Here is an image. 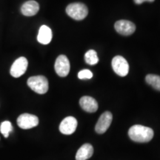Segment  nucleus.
<instances>
[{
	"mask_svg": "<svg viewBox=\"0 0 160 160\" xmlns=\"http://www.w3.org/2000/svg\"><path fill=\"white\" fill-rule=\"evenodd\" d=\"M153 131L151 128L141 125L132 126L128 131L130 139L136 142H148L153 137Z\"/></svg>",
	"mask_w": 160,
	"mask_h": 160,
	"instance_id": "1",
	"label": "nucleus"
},
{
	"mask_svg": "<svg viewBox=\"0 0 160 160\" xmlns=\"http://www.w3.org/2000/svg\"><path fill=\"white\" fill-rule=\"evenodd\" d=\"M28 85L39 94H45L48 91V81L44 76H35L28 79Z\"/></svg>",
	"mask_w": 160,
	"mask_h": 160,
	"instance_id": "2",
	"label": "nucleus"
},
{
	"mask_svg": "<svg viewBox=\"0 0 160 160\" xmlns=\"http://www.w3.org/2000/svg\"><path fill=\"white\" fill-rule=\"evenodd\" d=\"M66 13L72 19L79 21L87 17L88 9L87 6L83 3H71L66 8Z\"/></svg>",
	"mask_w": 160,
	"mask_h": 160,
	"instance_id": "3",
	"label": "nucleus"
},
{
	"mask_svg": "<svg viewBox=\"0 0 160 160\" xmlns=\"http://www.w3.org/2000/svg\"><path fill=\"white\" fill-rule=\"evenodd\" d=\"M112 68L114 72L120 77H125L129 72V65L127 60L121 56H116L112 59Z\"/></svg>",
	"mask_w": 160,
	"mask_h": 160,
	"instance_id": "4",
	"label": "nucleus"
},
{
	"mask_svg": "<svg viewBox=\"0 0 160 160\" xmlns=\"http://www.w3.org/2000/svg\"><path fill=\"white\" fill-rule=\"evenodd\" d=\"M17 124L22 129H31L39 125V119L35 115L23 113L18 117Z\"/></svg>",
	"mask_w": 160,
	"mask_h": 160,
	"instance_id": "5",
	"label": "nucleus"
},
{
	"mask_svg": "<svg viewBox=\"0 0 160 160\" xmlns=\"http://www.w3.org/2000/svg\"><path fill=\"white\" fill-rule=\"evenodd\" d=\"M54 68L56 73L61 77H65L68 75L71 65L68 57L65 55H60L56 60Z\"/></svg>",
	"mask_w": 160,
	"mask_h": 160,
	"instance_id": "6",
	"label": "nucleus"
},
{
	"mask_svg": "<svg viewBox=\"0 0 160 160\" xmlns=\"http://www.w3.org/2000/svg\"><path fill=\"white\" fill-rule=\"evenodd\" d=\"M112 119H113V115L111 112L105 111V113H103L100 116L97 125L95 126L96 132L99 134H102L105 133L111 125Z\"/></svg>",
	"mask_w": 160,
	"mask_h": 160,
	"instance_id": "7",
	"label": "nucleus"
},
{
	"mask_svg": "<svg viewBox=\"0 0 160 160\" xmlns=\"http://www.w3.org/2000/svg\"><path fill=\"white\" fill-rule=\"evenodd\" d=\"M28 62L25 57H19L13 63L11 68V75L14 78L20 77L25 73Z\"/></svg>",
	"mask_w": 160,
	"mask_h": 160,
	"instance_id": "8",
	"label": "nucleus"
},
{
	"mask_svg": "<svg viewBox=\"0 0 160 160\" xmlns=\"http://www.w3.org/2000/svg\"><path fill=\"white\" fill-rule=\"evenodd\" d=\"M77 128V120L73 117H68L64 119L59 125V131L65 135L73 133Z\"/></svg>",
	"mask_w": 160,
	"mask_h": 160,
	"instance_id": "9",
	"label": "nucleus"
},
{
	"mask_svg": "<svg viewBox=\"0 0 160 160\" xmlns=\"http://www.w3.org/2000/svg\"><path fill=\"white\" fill-rule=\"evenodd\" d=\"M114 28L117 33L123 36L133 34L136 31V26L132 22L128 20H119L115 23Z\"/></svg>",
	"mask_w": 160,
	"mask_h": 160,
	"instance_id": "10",
	"label": "nucleus"
},
{
	"mask_svg": "<svg viewBox=\"0 0 160 160\" xmlns=\"http://www.w3.org/2000/svg\"><path fill=\"white\" fill-rule=\"evenodd\" d=\"M79 105L84 111L88 113H94L98 109V103L97 100L93 97L85 96L79 100Z\"/></svg>",
	"mask_w": 160,
	"mask_h": 160,
	"instance_id": "11",
	"label": "nucleus"
},
{
	"mask_svg": "<svg viewBox=\"0 0 160 160\" xmlns=\"http://www.w3.org/2000/svg\"><path fill=\"white\" fill-rule=\"evenodd\" d=\"M39 5L38 2L33 0L28 1L25 2L21 8V12L26 17H33L39 12Z\"/></svg>",
	"mask_w": 160,
	"mask_h": 160,
	"instance_id": "12",
	"label": "nucleus"
},
{
	"mask_svg": "<svg viewBox=\"0 0 160 160\" xmlns=\"http://www.w3.org/2000/svg\"><path fill=\"white\" fill-rule=\"evenodd\" d=\"M52 37H53L52 31L49 27L46 25H42L40 27L37 36V40L39 43L42 45H48L51 42Z\"/></svg>",
	"mask_w": 160,
	"mask_h": 160,
	"instance_id": "13",
	"label": "nucleus"
},
{
	"mask_svg": "<svg viewBox=\"0 0 160 160\" xmlns=\"http://www.w3.org/2000/svg\"><path fill=\"white\" fill-rule=\"evenodd\" d=\"M93 153V148L91 144H84L78 150L76 154V160H87L92 157Z\"/></svg>",
	"mask_w": 160,
	"mask_h": 160,
	"instance_id": "14",
	"label": "nucleus"
},
{
	"mask_svg": "<svg viewBox=\"0 0 160 160\" xmlns=\"http://www.w3.org/2000/svg\"><path fill=\"white\" fill-rule=\"evenodd\" d=\"M145 81L155 90L160 91V77L158 75L148 74L146 76Z\"/></svg>",
	"mask_w": 160,
	"mask_h": 160,
	"instance_id": "15",
	"label": "nucleus"
},
{
	"mask_svg": "<svg viewBox=\"0 0 160 160\" xmlns=\"http://www.w3.org/2000/svg\"><path fill=\"white\" fill-rule=\"evenodd\" d=\"M85 60L86 63L91 65H94L99 62L97 53L94 50H89L85 54Z\"/></svg>",
	"mask_w": 160,
	"mask_h": 160,
	"instance_id": "16",
	"label": "nucleus"
},
{
	"mask_svg": "<svg viewBox=\"0 0 160 160\" xmlns=\"http://www.w3.org/2000/svg\"><path fill=\"white\" fill-rule=\"evenodd\" d=\"M12 130H13V126L9 121L3 122L0 125V131L5 138L9 137V133L12 131Z\"/></svg>",
	"mask_w": 160,
	"mask_h": 160,
	"instance_id": "17",
	"label": "nucleus"
},
{
	"mask_svg": "<svg viewBox=\"0 0 160 160\" xmlns=\"http://www.w3.org/2000/svg\"><path fill=\"white\" fill-rule=\"evenodd\" d=\"M93 77V73L88 69L82 70L78 73V78L80 79H90Z\"/></svg>",
	"mask_w": 160,
	"mask_h": 160,
	"instance_id": "18",
	"label": "nucleus"
},
{
	"mask_svg": "<svg viewBox=\"0 0 160 160\" xmlns=\"http://www.w3.org/2000/svg\"><path fill=\"white\" fill-rule=\"evenodd\" d=\"M134 1V2L136 4H137V5H140V4L143 3L144 2H153L154 0H133Z\"/></svg>",
	"mask_w": 160,
	"mask_h": 160,
	"instance_id": "19",
	"label": "nucleus"
}]
</instances>
